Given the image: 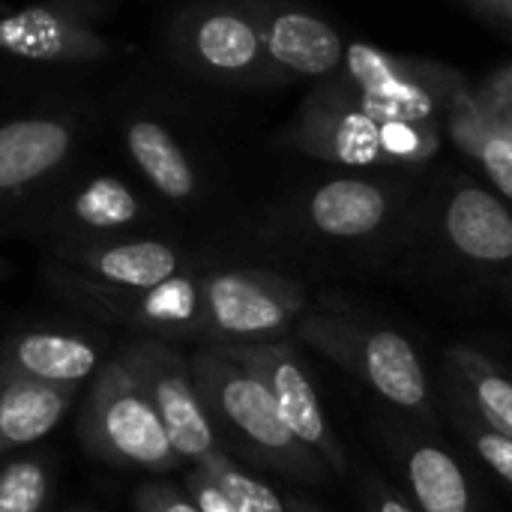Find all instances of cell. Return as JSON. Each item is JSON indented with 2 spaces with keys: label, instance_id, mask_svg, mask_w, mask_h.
Instances as JSON below:
<instances>
[{
  "label": "cell",
  "instance_id": "obj_30",
  "mask_svg": "<svg viewBox=\"0 0 512 512\" xmlns=\"http://www.w3.org/2000/svg\"><path fill=\"white\" fill-rule=\"evenodd\" d=\"M183 486L201 512H234L231 501L222 495V489L213 483V477L204 468H189L183 477Z\"/></svg>",
  "mask_w": 512,
  "mask_h": 512
},
{
  "label": "cell",
  "instance_id": "obj_22",
  "mask_svg": "<svg viewBox=\"0 0 512 512\" xmlns=\"http://www.w3.org/2000/svg\"><path fill=\"white\" fill-rule=\"evenodd\" d=\"M357 108L363 114H369L372 120L378 123H387V120H414V123H432V114H435V99L429 93V87H423L420 81L408 78L405 72L378 84V87H369V90H360L357 96Z\"/></svg>",
  "mask_w": 512,
  "mask_h": 512
},
{
  "label": "cell",
  "instance_id": "obj_16",
  "mask_svg": "<svg viewBox=\"0 0 512 512\" xmlns=\"http://www.w3.org/2000/svg\"><path fill=\"white\" fill-rule=\"evenodd\" d=\"M387 195L381 186L357 177L330 180L315 189L309 198V222L315 231L339 240L369 237L375 234L387 219Z\"/></svg>",
  "mask_w": 512,
  "mask_h": 512
},
{
  "label": "cell",
  "instance_id": "obj_35",
  "mask_svg": "<svg viewBox=\"0 0 512 512\" xmlns=\"http://www.w3.org/2000/svg\"><path fill=\"white\" fill-rule=\"evenodd\" d=\"M75 512H90V510H75Z\"/></svg>",
  "mask_w": 512,
  "mask_h": 512
},
{
  "label": "cell",
  "instance_id": "obj_14",
  "mask_svg": "<svg viewBox=\"0 0 512 512\" xmlns=\"http://www.w3.org/2000/svg\"><path fill=\"white\" fill-rule=\"evenodd\" d=\"M189 57L216 75H243L264 57V30L231 9H210L186 27Z\"/></svg>",
  "mask_w": 512,
  "mask_h": 512
},
{
  "label": "cell",
  "instance_id": "obj_13",
  "mask_svg": "<svg viewBox=\"0 0 512 512\" xmlns=\"http://www.w3.org/2000/svg\"><path fill=\"white\" fill-rule=\"evenodd\" d=\"M444 231L453 249L474 264L512 261V213L480 186H465L450 198Z\"/></svg>",
  "mask_w": 512,
  "mask_h": 512
},
{
  "label": "cell",
  "instance_id": "obj_31",
  "mask_svg": "<svg viewBox=\"0 0 512 512\" xmlns=\"http://www.w3.org/2000/svg\"><path fill=\"white\" fill-rule=\"evenodd\" d=\"M369 512H417L381 483H369Z\"/></svg>",
  "mask_w": 512,
  "mask_h": 512
},
{
  "label": "cell",
  "instance_id": "obj_23",
  "mask_svg": "<svg viewBox=\"0 0 512 512\" xmlns=\"http://www.w3.org/2000/svg\"><path fill=\"white\" fill-rule=\"evenodd\" d=\"M51 495L54 483L45 459L24 456L0 468V512H48Z\"/></svg>",
  "mask_w": 512,
  "mask_h": 512
},
{
  "label": "cell",
  "instance_id": "obj_24",
  "mask_svg": "<svg viewBox=\"0 0 512 512\" xmlns=\"http://www.w3.org/2000/svg\"><path fill=\"white\" fill-rule=\"evenodd\" d=\"M192 468H204L213 477V483L231 501L234 512H288L282 498L267 483L255 480L240 465H234V459L225 450L207 459L204 465H192Z\"/></svg>",
  "mask_w": 512,
  "mask_h": 512
},
{
  "label": "cell",
  "instance_id": "obj_3",
  "mask_svg": "<svg viewBox=\"0 0 512 512\" xmlns=\"http://www.w3.org/2000/svg\"><path fill=\"white\" fill-rule=\"evenodd\" d=\"M297 336L360 378L387 405L420 420L432 417V393L423 360L402 333L342 315L312 312L297 321Z\"/></svg>",
  "mask_w": 512,
  "mask_h": 512
},
{
  "label": "cell",
  "instance_id": "obj_34",
  "mask_svg": "<svg viewBox=\"0 0 512 512\" xmlns=\"http://www.w3.org/2000/svg\"><path fill=\"white\" fill-rule=\"evenodd\" d=\"M0 15H6V9H3V3H0Z\"/></svg>",
  "mask_w": 512,
  "mask_h": 512
},
{
  "label": "cell",
  "instance_id": "obj_9",
  "mask_svg": "<svg viewBox=\"0 0 512 512\" xmlns=\"http://www.w3.org/2000/svg\"><path fill=\"white\" fill-rule=\"evenodd\" d=\"M102 363L96 342L57 330H27L0 348V378L39 384L81 387V381L93 378Z\"/></svg>",
  "mask_w": 512,
  "mask_h": 512
},
{
  "label": "cell",
  "instance_id": "obj_8",
  "mask_svg": "<svg viewBox=\"0 0 512 512\" xmlns=\"http://www.w3.org/2000/svg\"><path fill=\"white\" fill-rule=\"evenodd\" d=\"M72 273L111 288H153L183 273V258L162 240H90L57 249Z\"/></svg>",
  "mask_w": 512,
  "mask_h": 512
},
{
  "label": "cell",
  "instance_id": "obj_11",
  "mask_svg": "<svg viewBox=\"0 0 512 512\" xmlns=\"http://www.w3.org/2000/svg\"><path fill=\"white\" fill-rule=\"evenodd\" d=\"M72 150V129L54 117H21L0 126V198L54 174Z\"/></svg>",
  "mask_w": 512,
  "mask_h": 512
},
{
  "label": "cell",
  "instance_id": "obj_17",
  "mask_svg": "<svg viewBox=\"0 0 512 512\" xmlns=\"http://www.w3.org/2000/svg\"><path fill=\"white\" fill-rule=\"evenodd\" d=\"M267 54L300 72V75H327L345 60V42L339 33L306 12H279L264 30Z\"/></svg>",
  "mask_w": 512,
  "mask_h": 512
},
{
  "label": "cell",
  "instance_id": "obj_33",
  "mask_svg": "<svg viewBox=\"0 0 512 512\" xmlns=\"http://www.w3.org/2000/svg\"><path fill=\"white\" fill-rule=\"evenodd\" d=\"M498 6H501V9H504V12L512 18V0H498Z\"/></svg>",
  "mask_w": 512,
  "mask_h": 512
},
{
  "label": "cell",
  "instance_id": "obj_12",
  "mask_svg": "<svg viewBox=\"0 0 512 512\" xmlns=\"http://www.w3.org/2000/svg\"><path fill=\"white\" fill-rule=\"evenodd\" d=\"M297 144L321 159L339 165H378L381 156V123L345 102H318L306 111Z\"/></svg>",
  "mask_w": 512,
  "mask_h": 512
},
{
  "label": "cell",
  "instance_id": "obj_19",
  "mask_svg": "<svg viewBox=\"0 0 512 512\" xmlns=\"http://www.w3.org/2000/svg\"><path fill=\"white\" fill-rule=\"evenodd\" d=\"M453 387L462 402L495 432L512 438V381L483 354L471 348H453L447 354Z\"/></svg>",
  "mask_w": 512,
  "mask_h": 512
},
{
  "label": "cell",
  "instance_id": "obj_32",
  "mask_svg": "<svg viewBox=\"0 0 512 512\" xmlns=\"http://www.w3.org/2000/svg\"><path fill=\"white\" fill-rule=\"evenodd\" d=\"M288 512H321L318 507H312L309 501H303V498H291L288 501Z\"/></svg>",
  "mask_w": 512,
  "mask_h": 512
},
{
  "label": "cell",
  "instance_id": "obj_28",
  "mask_svg": "<svg viewBox=\"0 0 512 512\" xmlns=\"http://www.w3.org/2000/svg\"><path fill=\"white\" fill-rule=\"evenodd\" d=\"M471 150L480 156L492 183L512 201V138L495 129H480L471 135Z\"/></svg>",
  "mask_w": 512,
  "mask_h": 512
},
{
  "label": "cell",
  "instance_id": "obj_20",
  "mask_svg": "<svg viewBox=\"0 0 512 512\" xmlns=\"http://www.w3.org/2000/svg\"><path fill=\"white\" fill-rule=\"evenodd\" d=\"M126 147L135 165L141 168V174L165 198L186 201L195 195V171L165 126L153 120H135L126 132Z\"/></svg>",
  "mask_w": 512,
  "mask_h": 512
},
{
  "label": "cell",
  "instance_id": "obj_25",
  "mask_svg": "<svg viewBox=\"0 0 512 512\" xmlns=\"http://www.w3.org/2000/svg\"><path fill=\"white\" fill-rule=\"evenodd\" d=\"M453 420L456 429L468 438V444L474 447V453L483 459L486 468H492L507 486H512V438L489 429L456 393V408H453Z\"/></svg>",
  "mask_w": 512,
  "mask_h": 512
},
{
  "label": "cell",
  "instance_id": "obj_5",
  "mask_svg": "<svg viewBox=\"0 0 512 512\" xmlns=\"http://www.w3.org/2000/svg\"><path fill=\"white\" fill-rule=\"evenodd\" d=\"M51 279L57 288L84 306L90 315H99L108 324L126 327L147 339L165 342H201L204 333V300H201V273H177L153 288H111L90 282L69 267L57 264Z\"/></svg>",
  "mask_w": 512,
  "mask_h": 512
},
{
  "label": "cell",
  "instance_id": "obj_6",
  "mask_svg": "<svg viewBox=\"0 0 512 512\" xmlns=\"http://www.w3.org/2000/svg\"><path fill=\"white\" fill-rule=\"evenodd\" d=\"M114 357L147 393L183 465H204L207 459L222 453L216 429L198 396L192 366L171 342L138 336Z\"/></svg>",
  "mask_w": 512,
  "mask_h": 512
},
{
  "label": "cell",
  "instance_id": "obj_26",
  "mask_svg": "<svg viewBox=\"0 0 512 512\" xmlns=\"http://www.w3.org/2000/svg\"><path fill=\"white\" fill-rule=\"evenodd\" d=\"M438 147V132L432 123L387 120L381 123V156L384 162H420Z\"/></svg>",
  "mask_w": 512,
  "mask_h": 512
},
{
  "label": "cell",
  "instance_id": "obj_18",
  "mask_svg": "<svg viewBox=\"0 0 512 512\" xmlns=\"http://www.w3.org/2000/svg\"><path fill=\"white\" fill-rule=\"evenodd\" d=\"M408 489L420 512H477L462 465L432 441H411L402 456Z\"/></svg>",
  "mask_w": 512,
  "mask_h": 512
},
{
  "label": "cell",
  "instance_id": "obj_21",
  "mask_svg": "<svg viewBox=\"0 0 512 512\" xmlns=\"http://www.w3.org/2000/svg\"><path fill=\"white\" fill-rule=\"evenodd\" d=\"M138 216V198L117 177H96L69 201V219L87 231H120Z\"/></svg>",
  "mask_w": 512,
  "mask_h": 512
},
{
  "label": "cell",
  "instance_id": "obj_2",
  "mask_svg": "<svg viewBox=\"0 0 512 512\" xmlns=\"http://www.w3.org/2000/svg\"><path fill=\"white\" fill-rule=\"evenodd\" d=\"M75 429L84 450L111 468L147 474L183 468L156 408L117 357L93 375Z\"/></svg>",
  "mask_w": 512,
  "mask_h": 512
},
{
  "label": "cell",
  "instance_id": "obj_7",
  "mask_svg": "<svg viewBox=\"0 0 512 512\" xmlns=\"http://www.w3.org/2000/svg\"><path fill=\"white\" fill-rule=\"evenodd\" d=\"M216 351L234 360L237 366H243L249 375H255L264 384L285 426L294 432V438L303 447H309L327 465V471L336 474L348 471V456L336 441L327 414L321 408V399L288 339L240 345V348H216Z\"/></svg>",
  "mask_w": 512,
  "mask_h": 512
},
{
  "label": "cell",
  "instance_id": "obj_36",
  "mask_svg": "<svg viewBox=\"0 0 512 512\" xmlns=\"http://www.w3.org/2000/svg\"><path fill=\"white\" fill-rule=\"evenodd\" d=\"M492 3H498V0H492Z\"/></svg>",
  "mask_w": 512,
  "mask_h": 512
},
{
  "label": "cell",
  "instance_id": "obj_10",
  "mask_svg": "<svg viewBox=\"0 0 512 512\" xmlns=\"http://www.w3.org/2000/svg\"><path fill=\"white\" fill-rule=\"evenodd\" d=\"M0 48L27 60H96L108 54V42L99 33L57 6L0 15Z\"/></svg>",
  "mask_w": 512,
  "mask_h": 512
},
{
  "label": "cell",
  "instance_id": "obj_27",
  "mask_svg": "<svg viewBox=\"0 0 512 512\" xmlns=\"http://www.w3.org/2000/svg\"><path fill=\"white\" fill-rule=\"evenodd\" d=\"M345 63H348V75L354 78V84L360 90L378 87V84L402 75V66L390 54H384L381 48H375L369 42H351L345 51Z\"/></svg>",
  "mask_w": 512,
  "mask_h": 512
},
{
  "label": "cell",
  "instance_id": "obj_1",
  "mask_svg": "<svg viewBox=\"0 0 512 512\" xmlns=\"http://www.w3.org/2000/svg\"><path fill=\"white\" fill-rule=\"evenodd\" d=\"M189 366L213 429L219 426L225 435H231L243 456L294 480H324L327 465L294 438L255 375L216 348H201Z\"/></svg>",
  "mask_w": 512,
  "mask_h": 512
},
{
  "label": "cell",
  "instance_id": "obj_4",
  "mask_svg": "<svg viewBox=\"0 0 512 512\" xmlns=\"http://www.w3.org/2000/svg\"><path fill=\"white\" fill-rule=\"evenodd\" d=\"M204 348H240L288 339L306 309L297 282L255 267L213 270L201 276Z\"/></svg>",
  "mask_w": 512,
  "mask_h": 512
},
{
  "label": "cell",
  "instance_id": "obj_29",
  "mask_svg": "<svg viewBox=\"0 0 512 512\" xmlns=\"http://www.w3.org/2000/svg\"><path fill=\"white\" fill-rule=\"evenodd\" d=\"M135 512H201L195 501L171 483L153 480L135 489Z\"/></svg>",
  "mask_w": 512,
  "mask_h": 512
},
{
  "label": "cell",
  "instance_id": "obj_15",
  "mask_svg": "<svg viewBox=\"0 0 512 512\" xmlns=\"http://www.w3.org/2000/svg\"><path fill=\"white\" fill-rule=\"evenodd\" d=\"M75 396L78 387L0 378V456L54 432Z\"/></svg>",
  "mask_w": 512,
  "mask_h": 512
}]
</instances>
